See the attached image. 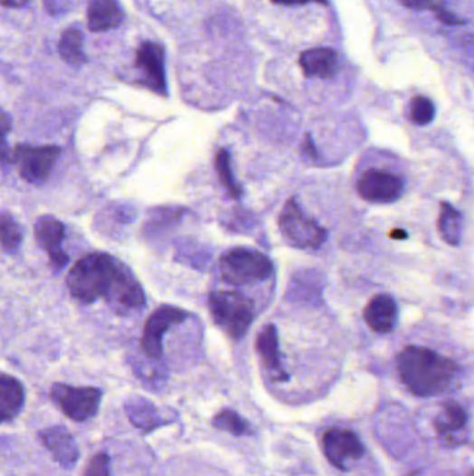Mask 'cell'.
I'll use <instances>...</instances> for the list:
<instances>
[{"mask_svg":"<svg viewBox=\"0 0 474 476\" xmlns=\"http://www.w3.org/2000/svg\"><path fill=\"white\" fill-rule=\"evenodd\" d=\"M396 365L405 386L421 397L444 393L460 371L455 362L426 347H406Z\"/></svg>","mask_w":474,"mask_h":476,"instance_id":"cell-1","label":"cell"},{"mask_svg":"<svg viewBox=\"0 0 474 476\" xmlns=\"http://www.w3.org/2000/svg\"><path fill=\"white\" fill-rule=\"evenodd\" d=\"M124 266L108 253H88L70 269L67 289L75 300L84 304L100 299L109 302Z\"/></svg>","mask_w":474,"mask_h":476,"instance_id":"cell-2","label":"cell"},{"mask_svg":"<svg viewBox=\"0 0 474 476\" xmlns=\"http://www.w3.org/2000/svg\"><path fill=\"white\" fill-rule=\"evenodd\" d=\"M209 307L216 325L232 340H241L255 319V307L248 297L232 290L211 292Z\"/></svg>","mask_w":474,"mask_h":476,"instance_id":"cell-3","label":"cell"},{"mask_svg":"<svg viewBox=\"0 0 474 476\" xmlns=\"http://www.w3.org/2000/svg\"><path fill=\"white\" fill-rule=\"evenodd\" d=\"M273 271V262L268 256L250 248H234L220 260V278L232 286L268 281Z\"/></svg>","mask_w":474,"mask_h":476,"instance_id":"cell-4","label":"cell"},{"mask_svg":"<svg viewBox=\"0 0 474 476\" xmlns=\"http://www.w3.org/2000/svg\"><path fill=\"white\" fill-rule=\"evenodd\" d=\"M279 227L284 240L298 250H318L327 238V232L305 214L295 198H289L282 208Z\"/></svg>","mask_w":474,"mask_h":476,"instance_id":"cell-5","label":"cell"},{"mask_svg":"<svg viewBox=\"0 0 474 476\" xmlns=\"http://www.w3.org/2000/svg\"><path fill=\"white\" fill-rule=\"evenodd\" d=\"M61 152L54 145H17L13 151V163L23 180L30 185H43L51 176Z\"/></svg>","mask_w":474,"mask_h":476,"instance_id":"cell-6","label":"cell"},{"mask_svg":"<svg viewBox=\"0 0 474 476\" xmlns=\"http://www.w3.org/2000/svg\"><path fill=\"white\" fill-rule=\"evenodd\" d=\"M52 400L72 421L84 423L97 415L102 392L95 387H72L56 383L51 390Z\"/></svg>","mask_w":474,"mask_h":476,"instance_id":"cell-7","label":"cell"},{"mask_svg":"<svg viewBox=\"0 0 474 476\" xmlns=\"http://www.w3.org/2000/svg\"><path fill=\"white\" fill-rule=\"evenodd\" d=\"M186 318L188 312L180 308L172 305L157 308L154 314L147 318L142 333L141 348L145 356L149 359L159 361L163 353V338L168 332V328L180 325Z\"/></svg>","mask_w":474,"mask_h":476,"instance_id":"cell-8","label":"cell"},{"mask_svg":"<svg viewBox=\"0 0 474 476\" xmlns=\"http://www.w3.org/2000/svg\"><path fill=\"white\" fill-rule=\"evenodd\" d=\"M357 193L372 204H393L401 198L405 181L401 176L387 170H367L356 183Z\"/></svg>","mask_w":474,"mask_h":476,"instance_id":"cell-9","label":"cell"},{"mask_svg":"<svg viewBox=\"0 0 474 476\" xmlns=\"http://www.w3.org/2000/svg\"><path fill=\"white\" fill-rule=\"evenodd\" d=\"M137 69L141 72L142 85L154 90L155 94L166 97L165 49L159 43L147 41L137 51Z\"/></svg>","mask_w":474,"mask_h":476,"instance_id":"cell-10","label":"cell"},{"mask_svg":"<svg viewBox=\"0 0 474 476\" xmlns=\"http://www.w3.org/2000/svg\"><path fill=\"white\" fill-rule=\"evenodd\" d=\"M323 450L328 462L339 470H346L348 462H356L365 452L359 437L346 429H330L326 432Z\"/></svg>","mask_w":474,"mask_h":476,"instance_id":"cell-11","label":"cell"},{"mask_svg":"<svg viewBox=\"0 0 474 476\" xmlns=\"http://www.w3.org/2000/svg\"><path fill=\"white\" fill-rule=\"evenodd\" d=\"M33 230H35L36 240L48 253L52 266L54 269H63L69 262V255L62 247L66 234L63 224L52 216H41L36 221Z\"/></svg>","mask_w":474,"mask_h":476,"instance_id":"cell-12","label":"cell"},{"mask_svg":"<svg viewBox=\"0 0 474 476\" xmlns=\"http://www.w3.org/2000/svg\"><path fill=\"white\" fill-rule=\"evenodd\" d=\"M259 357L261 364L268 371L269 377L274 382H284L289 379V375L282 368L281 356H280L279 335L273 325L266 328L259 333L256 340Z\"/></svg>","mask_w":474,"mask_h":476,"instance_id":"cell-13","label":"cell"},{"mask_svg":"<svg viewBox=\"0 0 474 476\" xmlns=\"http://www.w3.org/2000/svg\"><path fill=\"white\" fill-rule=\"evenodd\" d=\"M365 320L373 332L385 335L393 332L398 320V307L395 300L388 294H378L370 300L365 308Z\"/></svg>","mask_w":474,"mask_h":476,"instance_id":"cell-14","label":"cell"},{"mask_svg":"<svg viewBox=\"0 0 474 476\" xmlns=\"http://www.w3.org/2000/svg\"><path fill=\"white\" fill-rule=\"evenodd\" d=\"M41 441L53 454L54 460L63 467H74L75 462H79V447L75 443L74 437L63 426H52L41 432Z\"/></svg>","mask_w":474,"mask_h":476,"instance_id":"cell-15","label":"cell"},{"mask_svg":"<svg viewBox=\"0 0 474 476\" xmlns=\"http://www.w3.org/2000/svg\"><path fill=\"white\" fill-rule=\"evenodd\" d=\"M299 64L310 79H333L339 70L338 53L330 48L309 49L300 54Z\"/></svg>","mask_w":474,"mask_h":476,"instance_id":"cell-16","label":"cell"},{"mask_svg":"<svg viewBox=\"0 0 474 476\" xmlns=\"http://www.w3.org/2000/svg\"><path fill=\"white\" fill-rule=\"evenodd\" d=\"M124 13L118 0H90L88 28L92 33L115 30L123 23Z\"/></svg>","mask_w":474,"mask_h":476,"instance_id":"cell-17","label":"cell"},{"mask_svg":"<svg viewBox=\"0 0 474 476\" xmlns=\"http://www.w3.org/2000/svg\"><path fill=\"white\" fill-rule=\"evenodd\" d=\"M24 387L15 377L4 374L0 377V419L7 423L24 407Z\"/></svg>","mask_w":474,"mask_h":476,"instance_id":"cell-18","label":"cell"},{"mask_svg":"<svg viewBox=\"0 0 474 476\" xmlns=\"http://www.w3.org/2000/svg\"><path fill=\"white\" fill-rule=\"evenodd\" d=\"M124 408H126L127 416H128L132 425L137 426L141 431H155L166 424L157 408L145 398H131V400L127 401Z\"/></svg>","mask_w":474,"mask_h":476,"instance_id":"cell-19","label":"cell"},{"mask_svg":"<svg viewBox=\"0 0 474 476\" xmlns=\"http://www.w3.org/2000/svg\"><path fill=\"white\" fill-rule=\"evenodd\" d=\"M325 281L316 271H302L294 274L289 287V299L295 301L316 302L320 299Z\"/></svg>","mask_w":474,"mask_h":476,"instance_id":"cell-20","label":"cell"},{"mask_svg":"<svg viewBox=\"0 0 474 476\" xmlns=\"http://www.w3.org/2000/svg\"><path fill=\"white\" fill-rule=\"evenodd\" d=\"M82 43H84V36L79 28H69L64 31L59 41L58 51L61 53L64 62L74 66L85 63L84 51H82Z\"/></svg>","mask_w":474,"mask_h":476,"instance_id":"cell-21","label":"cell"},{"mask_svg":"<svg viewBox=\"0 0 474 476\" xmlns=\"http://www.w3.org/2000/svg\"><path fill=\"white\" fill-rule=\"evenodd\" d=\"M462 224L463 217L460 212L448 203L442 204L439 229L448 244L460 245L462 238Z\"/></svg>","mask_w":474,"mask_h":476,"instance_id":"cell-22","label":"cell"},{"mask_svg":"<svg viewBox=\"0 0 474 476\" xmlns=\"http://www.w3.org/2000/svg\"><path fill=\"white\" fill-rule=\"evenodd\" d=\"M214 167H216L217 176H219L225 190L229 191L232 198L240 199L242 196V188L238 185L234 175H232V157H230V152L227 149H220L217 152Z\"/></svg>","mask_w":474,"mask_h":476,"instance_id":"cell-23","label":"cell"},{"mask_svg":"<svg viewBox=\"0 0 474 476\" xmlns=\"http://www.w3.org/2000/svg\"><path fill=\"white\" fill-rule=\"evenodd\" d=\"M213 426L219 431L229 432L234 436H242V434H251L253 429L245 419L241 418L235 411L222 410L213 419Z\"/></svg>","mask_w":474,"mask_h":476,"instance_id":"cell-24","label":"cell"},{"mask_svg":"<svg viewBox=\"0 0 474 476\" xmlns=\"http://www.w3.org/2000/svg\"><path fill=\"white\" fill-rule=\"evenodd\" d=\"M2 226V247L5 252L14 253L23 242V232L17 222L10 214H4L0 217Z\"/></svg>","mask_w":474,"mask_h":476,"instance_id":"cell-25","label":"cell"},{"mask_svg":"<svg viewBox=\"0 0 474 476\" xmlns=\"http://www.w3.org/2000/svg\"><path fill=\"white\" fill-rule=\"evenodd\" d=\"M408 115L412 123L417 124V126H427L434 120V103L429 98L422 97V95L414 97L409 103Z\"/></svg>","mask_w":474,"mask_h":476,"instance_id":"cell-26","label":"cell"},{"mask_svg":"<svg viewBox=\"0 0 474 476\" xmlns=\"http://www.w3.org/2000/svg\"><path fill=\"white\" fill-rule=\"evenodd\" d=\"M466 413L457 403H450L444 408V416L435 424L440 433H450V432L460 431L465 426Z\"/></svg>","mask_w":474,"mask_h":476,"instance_id":"cell-27","label":"cell"},{"mask_svg":"<svg viewBox=\"0 0 474 476\" xmlns=\"http://www.w3.org/2000/svg\"><path fill=\"white\" fill-rule=\"evenodd\" d=\"M400 4L403 6L408 7L411 10H430L434 13L435 17L439 18L445 10H448L441 2L437 0H400Z\"/></svg>","mask_w":474,"mask_h":476,"instance_id":"cell-28","label":"cell"},{"mask_svg":"<svg viewBox=\"0 0 474 476\" xmlns=\"http://www.w3.org/2000/svg\"><path fill=\"white\" fill-rule=\"evenodd\" d=\"M109 455L105 452H100V454L93 455L90 464L85 468L84 476H110L109 472Z\"/></svg>","mask_w":474,"mask_h":476,"instance_id":"cell-29","label":"cell"},{"mask_svg":"<svg viewBox=\"0 0 474 476\" xmlns=\"http://www.w3.org/2000/svg\"><path fill=\"white\" fill-rule=\"evenodd\" d=\"M460 48L466 61L470 62L474 66V33H465L460 38Z\"/></svg>","mask_w":474,"mask_h":476,"instance_id":"cell-30","label":"cell"},{"mask_svg":"<svg viewBox=\"0 0 474 476\" xmlns=\"http://www.w3.org/2000/svg\"><path fill=\"white\" fill-rule=\"evenodd\" d=\"M280 6H303V5L318 4L327 5V0H271Z\"/></svg>","mask_w":474,"mask_h":476,"instance_id":"cell-31","label":"cell"},{"mask_svg":"<svg viewBox=\"0 0 474 476\" xmlns=\"http://www.w3.org/2000/svg\"><path fill=\"white\" fill-rule=\"evenodd\" d=\"M5 7H22L27 5L30 0H0Z\"/></svg>","mask_w":474,"mask_h":476,"instance_id":"cell-32","label":"cell"},{"mask_svg":"<svg viewBox=\"0 0 474 476\" xmlns=\"http://www.w3.org/2000/svg\"><path fill=\"white\" fill-rule=\"evenodd\" d=\"M391 238H393V240H405L406 238V232H403V230L396 229L393 230V232H391Z\"/></svg>","mask_w":474,"mask_h":476,"instance_id":"cell-33","label":"cell"}]
</instances>
